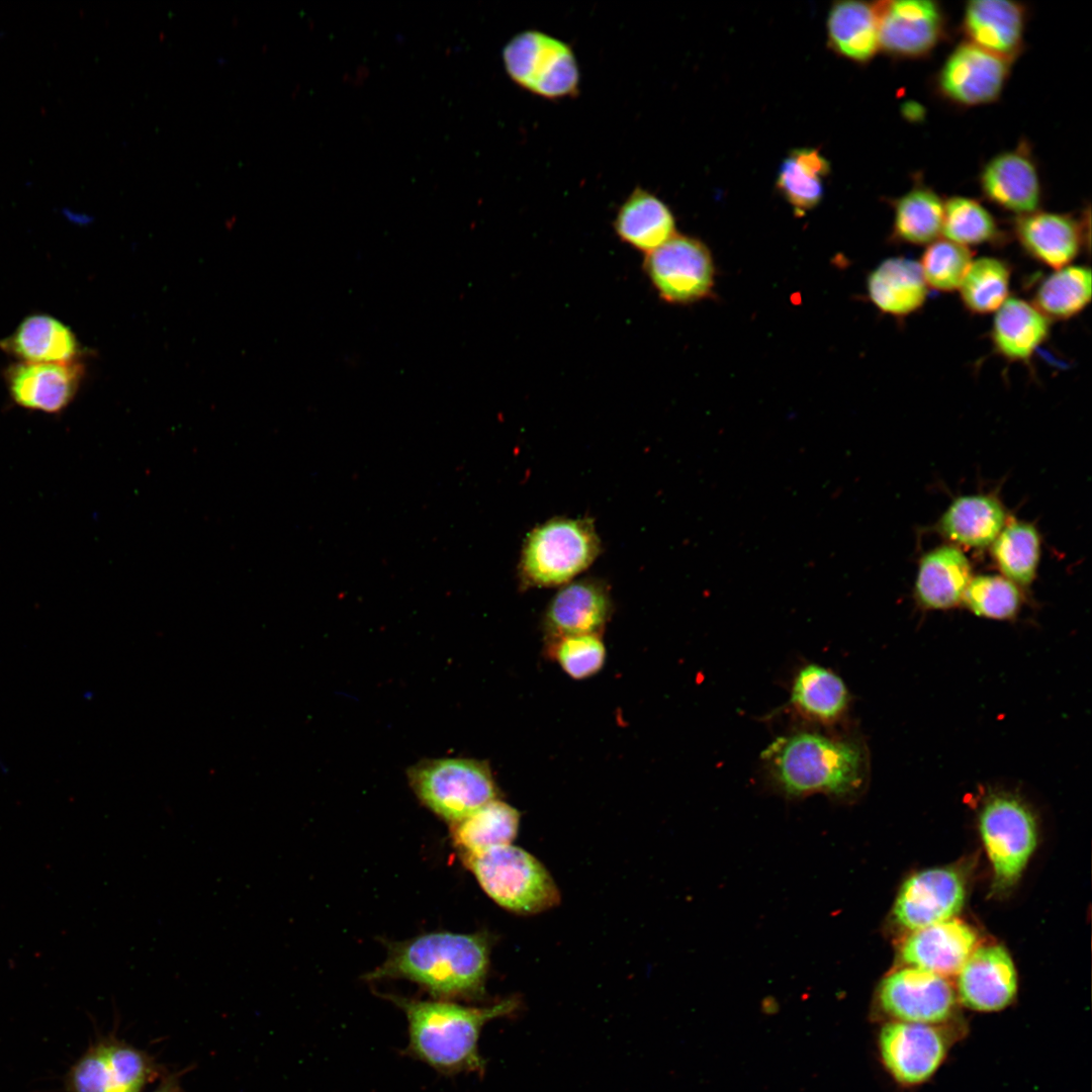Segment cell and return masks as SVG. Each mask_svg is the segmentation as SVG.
I'll return each instance as SVG.
<instances>
[{"label":"cell","mask_w":1092,"mask_h":1092,"mask_svg":"<svg viewBox=\"0 0 1092 1092\" xmlns=\"http://www.w3.org/2000/svg\"><path fill=\"white\" fill-rule=\"evenodd\" d=\"M490 943L483 932H432L389 944L386 960L365 979H405L435 999L483 996Z\"/></svg>","instance_id":"6da1fadb"},{"label":"cell","mask_w":1092,"mask_h":1092,"mask_svg":"<svg viewBox=\"0 0 1092 1092\" xmlns=\"http://www.w3.org/2000/svg\"><path fill=\"white\" fill-rule=\"evenodd\" d=\"M387 999L406 1016V1052L447 1076L464 1072L482 1075L485 1063L479 1054L478 1040L483 1026L495 1018L512 1014L520 1005L517 997H508L483 1007L396 995H389Z\"/></svg>","instance_id":"7a4b0ae2"},{"label":"cell","mask_w":1092,"mask_h":1092,"mask_svg":"<svg viewBox=\"0 0 1092 1092\" xmlns=\"http://www.w3.org/2000/svg\"><path fill=\"white\" fill-rule=\"evenodd\" d=\"M761 757L777 785L792 797H847L861 788L868 770L866 750L857 742L809 732L777 738Z\"/></svg>","instance_id":"3957f363"},{"label":"cell","mask_w":1092,"mask_h":1092,"mask_svg":"<svg viewBox=\"0 0 1092 1092\" xmlns=\"http://www.w3.org/2000/svg\"><path fill=\"white\" fill-rule=\"evenodd\" d=\"M601 542L588 519L554 518L526 537L518 573L525 587L566 584L598 557Z\"/></svg>","instance_id":"277c9868"},{"label":"cell","mask_w":1092,"mask_h":1092,"mask_svg":"<svg viewBox=\"0 0 1092 1092\" xmlns=\"http://www.w3.org/2000/svg\"><path fill=\"white\" fill-rule=\"evenodd\" d=\"M483 891L503 908L536 914L556 906L558 888L545 867L513 844L460 857Z\"/></svg>","instance_id":"5b68a950"},{"label":"cell","mask_w":1092,"mask_h":1092,"mask_svg":"<svg viewBox=\"0 0 1092 1092\" xmlns=\"http://www.w3.org/2000/svg\"><path fill=\"white\" fill-rule=\"evenodd\" d=\"M407 780L421 803L453 824L486 803L498 790L487 762L451 757L422 760L407 769Z\"/></svg>","instance_id":"8992f818"},{"label":"cell","mask_w":1092,"mask_h":1092,"mask_svg":"<svg viewBox=\"0 0 1092 1092\" xmlns=\"http://www.w3.org/2000/svg\"><path fill=\"white\" fill-rule=\"evenodd\" d=\"M979 831L994 873V888L1012 887L1021 876L1037 842L1033 812L1019 796L992 791L979 810Z\"/></svg>","instance_id":"52a82bcc"},{"label":"cell","mask_w":1092,"mask_h":1092,"mask_svg":"<svg viewBox=\"0 0 1092 1092\" xmlns=\"http://www.w3.org/2000/svg\"><path fill=\"white\" fill-rule=\"evenodd\" d=\"M507 75L519 88L547 100L575 97L580 71L571 47L537 29L515 34L503 49Z\"/></svg>","instance_id":"ba28073f"},{"label":"cell","mask_w":1092,"mask_h":1092,"mask_svg":"<svg viewBox=\"0 0 1092 1092\" xmlns=\"http://www.w3.org/2000/svg\"><path fill=\"white\" fill-rule=\"evenodd\" d=\"M1013 62L963 40L947 55L933 79L945 102L971 108L996 102L1002 95Z\"/></svg>","instance_id":"9c48e42d"},{"label":"cell","mask_w":1092,"mask_h":1092,"mask_svg":"<svg viewBox=\"0 0 1092 1092\" xmlns=\"http://www.w3.org/2000/svg\"><path fill=\"white\" fill-rule=\"evenodd\" d=\"M642 267L658 296L666 302L692 303L712 290V257L707 247L695 238L675 235L646 254Z\"/></svg>","instance_id":"30bf717a"},{"label":"cell","mask_w":1092,"mask_h":1092,"mask_svg":"<svg viewBox=\"0 0 1092 1092\" xmlns=\"http://www.w3.org/2000/svg\"><path fill=\"white\" fill-rule=\"evenodd\" d=\"M879 49L903 60L926 58L946 38L947 17L933 0L876 3Z\"/></svg>","instance_id":"8fae6325"},{"label":"cell","mask_w":1092,"mask_h":1092,"mask_svg":"<svg viewBox=\"0 0 1092 1092\" xmlns=\"http://www.w3.org/2000/svg\"><path fill=\"white\" fill-rule=\"evenodd\" d=\"M878 1000L893 1021L942 1024L952 1016L958 997L945 977L907 966L883 979Z\"/></svg>","instance_id":"7c38bea8"},{"label":"cell","mask_w":1092,"mask_h":1092,"mask_svg":"<svg viewBox=\"0 0 1092 1092\" xmlns=\"http://www.w3.org/2000/svg\"><path fill=\"white\" fill-rule=\"evenodd\" d=\"M155 1075L147 1055L115 1040L92 1045L67 1076L70 1092H140Z\"/></svg>","instance_id":"4fadbf2b"},{"label":"cell","mask_w":1092,"mask_h":1092,"mask_svg":"<svg viewBox=\"0 0 1092 1092\" xmlns=\"http://www.w3.org/2000/svg\"><path fill=\"white\" fill-rule=\"evenodd\" d=\"M885 1067L903 1085L927 1081L941 1066L949 1039L938 1024L891 1021L879 1037Z\"/></svg>","instance_id":"5bb4252c"},{"label":"cell","mask_w":1092,"mask_h":1092,"mask_svg":"<svg viewBox=\"0 0 1092 1092\" xmlns=\"http://www.w3.org/2000/svg\"><path fill=\"white\" fill-rule=\"evenodd\" d=\"M965 899V882L958 871L928 869L904 882L892 913L899 925L914 931L953 918Z\"/></svg>","instance_id":"9a60e30c"},{"label":"cell","mask_w":1092,"mask_h":1092,"mask_svg":"<svg viewBox=\"0 0 1092 1092\" xmlns=\"http://www.w3.org/2000/svg\"><path fill=\"white\" fill-rule=\"evenodd\" d=\"M979 185L988 201L1016 216L1040 209L1042 183L1026 140L990 158L980 171Z\"/></svg>","instance_id":"2e32d148"},{"label":"cell","mask_w":1092,"mask_h":1092,"mask_svg":"<svg viewBox=\"0 0 1092 1092\" xmlns=\"http://www.w3.org/2000/svg\"><path fill=\"white\" fill-rule=\"evenodd\" d=\"M85 368L80 361H17L4 371L11 399L19 406L47 414L64 411L78 392Z\"/></svg>","instance_id":"e0dca14e"},{"label":"cell","mask_w":1092,"mask_h":1092,"mask_svg":"<svg viewBox=\"0 0 1092 1092\" xmlns=\"http://www.w3.org/2000/svg\"><path fill=\"white\" fill-rule=\"evenodd\" d=\"M1017 992L1014 963L999 944L977 946L958 973L957 997L976 1011H998L1007 1007Z\"/></svg>","instance_id":"ac0fdd59"},{"label":"cell","mask_w":1092,"mask_h":1092,"mask_svg":"<svg viewBox=\"0 0 1092 1092\" xmlns=\"http://www.w3.org/2000/svg\"><path fill=\"white\" fill-rule=\"evenodd\" d=\"M613 613L610 590L604 581L582 578L564 584L549 602L543 616L548 641L556 638L600 634Z\"/></svg>","instance_id":"d6986e66"},{"label":"cell","mask_w":1092,"mask_h":1092,"mask_svg":"<svg viewBox=\"0 0 1092 1092\" xmlns=\"http://www.w3.org/2000/svg\"><path fill=\"white\" fill-rule=\"evenodd\" d=\"M1028 8L1008 0H972L966 3L961 29L965 40L1013 62L1025 48Z\"/></svg>","instance_id":"ffe728a7"},{"label":"cell","mask_w":1092,"mask_h":1092,"mask_svg":"<svg viewBox=\"0 0 1092 1092\" xmlns=\"http://www.w3.org/2000/svg\"><path fill=\"white\" fill-rule=\"evenodd\" d=\"M978 945L976 931L956 917L912 931L900 947L907 966L948 977L958 975Z\"/></svg>","instance_id":"44dd1931"},{"label":"cell","mask_w":1092,"mask_h":1092,"mask_svg":"<svg viewBox=\"0 0 1092 1092\" xmlns=\"http://www.w3.org/2000/svg\"><path fill=\"white\" fill-rule=\"evenodd\" d=\"M1012 231L1027 255L1055 270L1071 265L1085 243L1083 222L1069 213L1038 209L1016 216Z\"/></svg>","instance_id":"7402d4cb"},{"label":"cell","mask_w":1092,"mask_h":1092,"mask_svg":"<svg viewBox=\"0 0 1092 1092\" xmlns=\"http://www.w3.org/2000/svg\"><path fill=\"white\" fill-rule=\"evenodd\" d=\"M0 349L22 362L69 363L79 361L81 346L73 331L49 314L25 317Z\"/></svg>","instance_id":"603a6c76"},{"label":"cell","mask_w":1092,"mask_h":1092,"mask_svg":"<svg viewBox=\"0 0 1092 1092\" xmlns=\"http://www.w3.org/2000/svg\"><path fill=\"white\" fill-rule=\"evenodd\" d=\"M613 228L621 242L645 255L676 235L668 205L641 186L635 187L619 206Z\"/></svg>","instance_id":"cb8c5ba5"},{"label":"cell","mask_w":1092,"mask_h":1092,"mask_svg":"<svg viewBox=\"0 0 1092 1092\" xmlns=\"http://www.w3.org/2000/svg\"><path fill=\"white\" fill-rule=\"evenodd\" d=\"M972 578L966 555L952 545L939 546L921 559L915 580V598L927 610H948L963 602Z\"/></svg>","instance_id":"d4e9b609"},{"label":"cell","mask_w":1092,"mask_h":1092,"mask_svg":"<svg viewBox=\"0 0 1092 1092\" xmlns=\"http://www.w3.org/2000/svg\"><path fill=\"white\" fill-rule=\"evenodd\" d=\"M995 312L990 332L995 352L1009 362H1028L1049 338L1051 321L1018 297H1008Z\"/></svg>","instance_id":"484cf974"},{"label":"cell","mask_w":1092,"mask_h":1092,"mask_svg":"<svg viewBox=\"0 0 1092 1092\" xmlns=\"http://www.w3.org/2000/svg\"><path fill=\"white\" fill-rule=\"evenodd\" d=\"M868 294L882 312L905 317L919 310L928 296V287L919 263L905 257L881 262L867 280Z\"/></svg>","instance_id":"4316f807"},{"label":"cell","mask_w":1092,"mask_h":1092,"mask_svg":"<svg viewBox=\"0 0 1092 1092\" xmlns=\"http://www.w3.org/2000/svg\"><path fill=\"white\" fill-rule=\"evenodd\" d=\"M1004 523L1005 511L998 499L972 494L949 505L938 522V530L957 544L981 548L993 543Z\"/></svg>","instance_id":"83f0119b"},{"label":"cell","mask_w":1092,"mask_h":1092,"mask_svg":"<svg viewBox=\"0 0 1092 1092\" xmlns=\"http://www.w3.org/2000/svg\"><path fill=\"white\" fill-rule=\"evenodd\" d=\"M520 824L519 811L494 799L463 819L450 824V835L459 856L512 844Z\"/></svg>","instance_id":"f1b7e54d"},{"label":"cell","mask_w":1092,"mask_h":1092,"mask_svg":"<svg viewBox=\"0 0 1092 1092\" xmlns=\"http://www.w3.org/2000/svg\"><path fill=\"white\" fill-rule=\"evenodd\" d=\"M892 237L896 242L922 246L941 236L944 200L920 178L901 196L892 200Z\"/></svg>","instance_id":"f546056e"},{"label":"cell","mask_w":1092,"mask_h":1092,"mask_svg":"<svg viewBox=\"0 0 1092 1092\" xmlns=\"http://www.w3.org/2000/svg\"><path fill=\"white\" fill-rule=\"evenodd\" d=\"M827 32L832 48L851 61L867 63L879 49L876 4L863 1H840L827 18Z\"/></svg>","instance_id":"4dcf8cb0"},{"label":"cell","mask_w":1092,"mask_h":1092,"mask_svg":"<svg viewBox=\"0 0 1092 1092\" xmlns=\"http://www.w3.org/2000/svg\"><path fill=\"white\" fill-rule=\"evenodd\" d=\"M830 166L814 149L792 151L780 166L777 187L799 214L816 207L824 193V178Z\"/></svg>","instance_id":"1f68e13d"},{"label":"cell","mask_w":1092,"mask_h":1092,"mask_svg":"<svg viewBox=\"0 0 1092 1092\" xmlns=\"http://www.w3.org/2000/svg\"><path fill=\"white\" fill-rule=\"evenodd\" d=\"M1090 300V268L1068 265L1055 270L1038 284L1032 304L1050 321H1066L1082 312Z\"/></svg>","instance_id":"d6a6232c"},{"label":"cell","mask_w":1092,"mask_h":1092,"mask_svg":"<svg viewBox=\"0 0 1092 1092\" xmlns=\"http://www.w3.org/2000/svg\"><path fill=\"white\" fill-rule=\"evenodd\" d=\"M791 702L810 718L832 721L845 710L848 692L837 674L821 665L808 664L795 677Z\"/></svg>","instance_id":"836d02e7"},{"label":"cell","mask_w":1092,"mask_h":1092,"mask_svg":"<svg viewBox=\"0 0 1092 1092\" xmlns=\"http://www.w3.org/2000/svg\"><path fill=\"white\" fill-rule=\"evenodd\" d=\"M992 544L993 558L1003 576L1016 585H1029L1039 560L1040 539L1036 529L1027 523L1012 522Z\"/></svg>","instance_id":"e575fe53"},{"label":"cell","mask_w":1092,"mask_h":1092,"mask_svg":"<svg viewBox=\"0 0 1092 1092\" xmlns=\"http://www.w3.org/2000/svg\"><path fill=\"white\" fill-rule=\"evenodd\" d=\"M941 235L967 248L1001 244L1005 238L996 218L981 202L961 195L944 200Z\"/></svg>","instance_id":"d590c367"},{"label":"cell","mask_w":1092,"mask_h":1092,"mask_svg":"<svg viewBox=\"0 0 1092 1092\" xmlns=\"http://www.w3.org/2000/svg\"><path fill=\"white\" fill-rule=\"evenodd\" d=\"M1010 277V266L1001 259L973 260L958 289L964 306L975 314L996 311L1009 297Z\"/></svg>","instance_id":"8d00e7d4"},{"label":"cell","mask_w":1092,"mask_h":1092,"mask_svg":"<svg viewBox=\"0 0 1092 1092\" xmlns=\"http://www.w3.org/2000/svg\"><path fill=\"white\" fill-rule=\"evenodd\" d=\"M962 603L978 617L1005 621L1019 613L1022 595L1006 577L983 574L971 578Z\"/></svg>","instance_id":"74e56055"},{"label":"cell","mask_w":1092,"mask_h":1092,"mask_svg":"<svg viewBox=\"0 0 1092 1092\" xmlns=\"http://www.w3.org/2000/svg\"><path fill=\"white\" fill-rule=\"evenodd\" d=\"M972 262L970 248L937 239L926 246L918 263L928 288L950 292L959 289Z\"/></svg>","instance_id":"f35d334b"},{"label":"cell","mask_w":1092,"mask_h":1092,"mask_svg":"<svg viewBox=\"0 0 1092 1092\" xmlns=\"http://www.w3.org/2000/svg\"><path fill=\"white\" fill-rule=\"evenodd\" d=\"M549 654L573 679L598 673L606 661V646L600 634L570 635L549 640Z\"/></svg>","instance_id":"ab89813d"},{"label":"cell","mask_w":1092,"mask_h":1092,"mask_svg":"<svg viewBox=\"0 0 1092 1092\" xmlns=\"http://www.w3.org/2000/svg\"><path fill=\"white\" fill-rule=\"evenodd\" d=\"M152 1092H178L177 1085L173 1081H167Z\"/></svg>","instance_id":"60d3db41"}]
</instances>
